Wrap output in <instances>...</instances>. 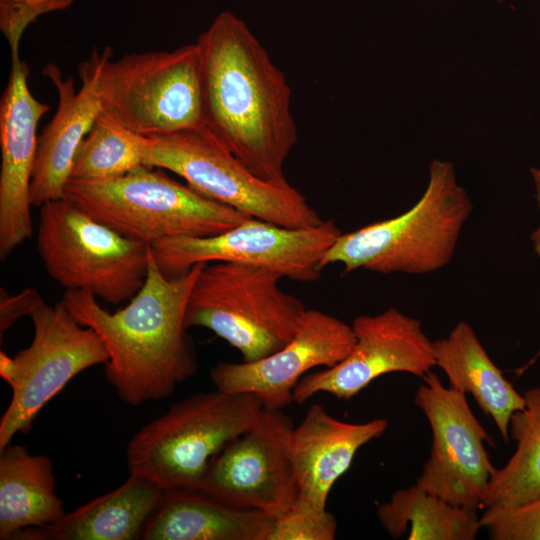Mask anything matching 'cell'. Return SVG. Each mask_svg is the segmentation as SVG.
Instances as JSON below:
<instances>
[{
  "label": "cell",
  "mask_w": 540,
  "mask_h": 540,
  "mask_svg": "<svg viewBox=\"0 0 540 540\" xmlns=\"http://www.w3.org/2000/svg\"><path fill=\"white\" fill-rule=\"evenodd\" d=\"M342 234L331 220L290 228L250 217L233 228L207 237H173L150 244L153 257L168 277L198 263L236 262L253 265L299 282L321 277V260Z\"/></svg>",
  "instance_id": "8fae6325"
},
{
  "label": "cell",
  "mask_w": 540,
  "mask_h": 540,
  "mask_svg": "<svg viewBox=\"0 0 540 540\" xmlns=\"http://www.w3.org/2000/svg\"><path fill=\"white\" fill-rule=\"evenodd\" d=\"M165 489L154 480L130 473L127 480L58 522L17 532L25 540H135L158 508Z\"/></svg>",
  "instance_id": "d6986e66"
},
{
  "label": "cell",
  "mask_w": 540,
  "mask_h": 540,
  "mask_svg": "<svg viewBox=\"0 0 540 540\" xmlns=\"http://www.w3.org/2000/svg\"><path fill=\"white\" fill-rule=\"evenodd\" d=\"M282 278L248 264L203 263L189 296L186 327L209 329L246 362L276 352L292 339L306 310L280 288Z\"/></svg>",
  "instance_id": "8992f818"
},
{
  "label": "cell",
  "mask_w": 540,
  "mask_h": 540,
  "mask_svg": "<svg viewBox=\"0 0 540 540\" xmlns=\"http://www.w3.org/2000/svg\"><path fill=\"white\" fill-rule=\"evenodd\" d=\"M45 303L37 288L28 287L17 294L10 295L3 287L0 289V335L10 329L16 321L29 316Z\"/></svg>",
  "instance_id": "f1b7e54d"
},
{
  "label": "cell",
  "mask_w": 540,
  "mask_h": 540,
  "mask_svg": "<svg viewBox=\"0 0 540 540\" xmlns=\"http://www.w3.org/2000/svg\"><path fill=\"white\" fill-rule=\"evenodd\" d=\"M434 356L449 387L471 394L507 442L510 418L524 408L525 398L492 361L472 326L459 321L446 338L434 341Z\"/></svg>",
  "instance_id": "44dd1931"
},
{
  "label": "cell",
  "mask_w": 540,
  "mask_h": 540,
  "mask_svg": "<svg viewBox=\"0 0 540 540\" xmlns=\"http://www.w3.org/2000/svg\"><path fill=\"white\" fill-rule=\"evenodd\" d=\"M354 343L352 325L306 309L296 333L281 349L255 361L219 363L211 368L210 379L218 390L249 393L264 408L283 409L293 402V390L309 370L338 364Z\"/></svg>",
  "instance_id": "9a60e30c"
},
{
  "label": "cell",
  "mask_w": 540,
  "mask_h": 540,
  "mask_svg": "<svg viewBox=\"0 0 540 540\" xmlns=\"http://www.w3.org/2000/svg\"><path fill=\"white\" fill-rule=\"evenodd\" d=\"M52 460L33 455L23 445L0 450V539L20 530L61 520L66 512L56 494Z\"/></svg>",
  "instance_id": "7402d4cb"
},
{
  "label": "cell",
  "mask_w": 540,
  "mask_h": 540,
  "mask_svg": "<svg viewBox=\"0 0 540 540\" xmlns=\"http://www.w3.org/2000/svg\"><path fill=\"white\" fill-rule=\"evenodd\" d=\"M150 246V245H149ZM203 263L168 277L151 248L145 282L116 312L103 308L88 292L66 290L62 302L102 340L109 358L105 376L120 399L133 406L171 395L198 370L195 345L187 333L189 296Z\"/></svg>",
  "instance_id": "7a4b0ae2"
},
{
  "label": "cell",
  "mask_w": 540,
  "mask_h": 540,
  "mask_svg": "<svg viewBox=\"0 0 540 540\" xmlns=\"http://www.w3.org/2000/svg\"><path fill=\"white\" fill-rule=\"evenodd\" d=\"M525 406L510 418L509 437L516 450L502 468H496L481 509L497 512L540 498V387L523 393Z\"/></svg>",
  "instance_id": "603a6c76"
},
{
  "label": "cell",
  "mask_w": 540,
  "mask_h": 540,
  "mask_svg": "<svg viewBox=\"0 0 540 540\" xmlns=\"http://www.w3.org/2000/svg\"><path fill=\"white\" fill-rule=\"evenodd\" d=\"M113 50L95 49L78 65L81 81L76 90L72 77L63 78L59 67L46 65L42 74L55 86L58 105L52 120L38 137L36 161L30 185L32 206L64 198L75 154L102 112L101 76Z\"/></svg>",
  "instance_id": "e0dca14e"
},
{
  "label": "cell",
  "mask_w": 540,
  "mask_h": 540,
  "mask_svg": "<svg viewBox=\"0 0 540 540\" xmlns=\"http://www.w3.org/2000/svg\"><path fill=\"white\" fill-rule=\"evenodd\" d=\"M64 197L121 235L148 245L216 235L251 217L145 165L109 180L69 179Z\"/></svg>",
  "instance_id": "277c9868"
},
{
  "label": "cell",
  "mask_w": 540,
  "mask_h": 540,
  "mask_svg": "<svg viewBox=\"0 0 540 540\" xmlns=\"http://www.w3.org/2000/svg\"><path fill=\"white\" fill-rule=\"evenodd\" d=\"M30 318V345L14 357L0 352V376L12 391L0 419V450L15 435L29 433L40 411L71 379L109 358L98 334L79 323L62 301L44 303Z\"/></svg>",
  "instance_id": "30bf717a"
},
{
  "label": "cell",
  "mask_w": 540,
  "mask_h": 540,
  "mask_svg": "<svg viewBox=\"0 0 540 540\" xmlns=\"http://www.w3.org/2000/svg\"><path fill=\"white\" fill-rule=\"evenodd\" d=\"M337 531L335 516L296 499L280 514L272 517L267 540H333Z\"/></svg>",
  "instance_id": "484cf974"
},
{
  "label": "cell",
  "mask_w": 540,
  "mask_h": 540,
  "mask_svg": "<svg viewBox=\"0 0 540 540\" xmlns=\"http://www.w3.org/2000/svg\"><path fill=\"white\" fill-rule=\"evenodd\" d=\"M493 540H540V498L526 504L480 516Z\"/></svg>",
  "instance_id": "83f0119b"
},
{
  "label": "cell",
  "mask_w": 540,
  "mask_h": 540,
  "mask_svg": "<svg viewBox=\"0 0 540 540\" xmlns=\"http://www.w3.org/2000/svg\"><path fill=\"white\" fill-rule=\"evenodd\" d=\"M294 428L282 409L262 408L256 420L209 464L199 491L227 505L275 517L297 497L290 457Z\"/></svg>",
  "instance_id": "4fadbf2b"
},
{
  "label": "cell",
  "mask_w": 540,
  "mask_h": 540,
  "mask_svg": "<svg viewBox=\"0 0 540 540\" xmlns=\"http://www.w3.org/2000/svg\"><path fill=\"white\" fill-rule=\"evenodd\" d=\"M146 136L123 126L103 110L81 142L70 179L101 181L144 165Z\"/></svg>",
  "instance_id": "d4e9b609"
},
{
  "label": "cell",
  "mask_w": 540,
  "mask_h": 540,
  "mask_svg": "<svg viewBox=\"0 0 540 540\" xmlns=\"http://www.w3.org/2000/svg\"><path fill=\"white\" fill-rule=\"evenodd\" d=\"M531 176L535 190V199L540 212V168H531ZM530 240L535 254L540 258V221L538 226L532 232Z\"/></svg>",
  "instance_id": "f546056e"
},
{
  "label": "cell",
  "mask_w": 540,
  "mask_h": 540,
  "mask_svg": "<svg viewBox=\"0 0 540 540\" xmlns=\"http://www.w3.org/2000/svg\"><path fill=\"white\" fill-rule=\"evenodd\" d=\"M263 405L249 393L197 392L172 405L129 441L130 473L164 489L199 491L212 459L243 433Z\"/></svg>",
  "instance_id": "5b68a950"
},
{
  "label": "cell",
  "mask_w": 540,
  "mask_h": 540,
  "mask_svg": "<svg viewBox=\"0 0 540 540\" xmlns=\"http://www.w3.org/2000/svg\"><path fill=\"white\" fill-rule=\"evenodd\" d=\"M477 511L452 505L414 484L395 491L378 507L377 516L394 538L409 528L408 540H473L483 528Z\"/></svg>",
  "instance_id": "cb8c5ba5"
},
{
  "label": "cell",
  "mask_w": 540,
  "mask_h": 540,
  "mask_svg": "<svg viewBox=\"0 0 540 540\" xmlns=\"http://www.w3.org/2000/svg\"><path fill=\"white\" fill-rule=\"evenodd\" d=\"M495 1H497V2H499V3H500V2H502V1H504V0H495Z\"/></svg>",
  "instance_id": "4dcf8cb0"
},
{
  "label": "cell",
  "mask_w": 540,
  "mask_h": 540,
  "mask_svg": "<svg viewBox=\"0 0 540 540\" xmlns=\"http://www.w3.org/2000/svg\"><path fill=\"white\" fill-rule=\"evenodd\" d=\"M29 67L11 62L0 101V259L5 260L33 236L30 185L40 119L50 106L37 100L28 85Z\"/></svg>",
  "instance_id": "2e32d148"
},
{
  "label": "cell",
  "mask_w": 540,
  "mask_h": 540,
  "mask_svg": "<svg viewBox=\"0 0 540 540\" xmlns=\"http://www.w3.org/2000/svg\"><path fill=\"white\" fill-rule=\"evenodd\" d=\"M197 44L203 126L256 177L289 183L284 164L298 134L286 76L231 11L220 12Z\"/></svg>",
  "instance_id": "6da1fadb"
},
{
  "label": "cell",
  "mask_w": 540,
  "mask_h": 540,
  "mask_svg": "<svg viewBox=\"0 0 540 540\" xmlns=\"http://www.w3.org/2000/svg\"><path fill=\"white\" fill-rule=\"evenodd\" d=\"M73 0H0V31L6 38L11 62L20 59L19 47L26 28L43 14L65 10Z\"/></svg>",
  "instance_id": "4316f807"
},
{
  "label": "cell",
  "mask_w": 540,
  "mask_h": 540,
  "mask_svg": "<svg viewBox=\"0 0 540 540\" xmlns=\"http://www.w3.org/2000/svg\"><path fill=\"white\" fill-rule=\"evenodd\" d=\"M473 209L454 165L433 159L427 188L408 211L342 233L325 252L321 267L342 264L344 273L426 274L446 266Z\"/></svg>",
  "instance_id": "3957f363"
},
{
  "label": "cell",
  "mask_w": 540,
  "mask_h": 540,
  "mask_svg": "<svg viewBox=\"0 0 540 540\" xmlns=\"http://www.w3.org/2000/svg\"><path fill=\"white\" fill-rule=\"evenodd\" d=\"M144 165L173 172L203 195L251 217L290 228L323 221L290 183L256 177L204 126L146 136Z\"/></svg>",
  "instance_id": "ba28073f"
},
{
  "label": "cell",
  "mask_w": 540,
  "mask_h": 540,
  "mask_svg": "<svg viewBox=\"0 0 540 540\" xmlns=\"http://www.w3.org/2000/svg\"><path fill=\"white\" fill-rule=\"evenodd\" d=\"M272 517L222 503L202 491L165 489L144 540H267Z\"/></svg>",
  "instance_id": "ffe728a7"
},
{
  "label": "cell",
  "mask_w": 540,
  "mask_h": 540,
  "mask_svg": "<svg viewBox=\"0 0 540 540\" xmlns=\"http://www.w3.org/2000/svg\"><path fill=\"white\" fill-rule=\"evenodd\" d=\"M355 343L338 364L305 374L293 390V402L305 403L318 393L350 400L373 380L391 372L423 378L436 366L434 342L419 320L394 307L376 315L357 316Z\"/></svg>",
  "instance_id": "5bb4252c"
},
{
  "label": "cell",
  "mask_w": 540,
  "mask_h": 540,
  "mask_svg": "<svg viewBox=\"0 0 540 540\" xmlns=\"http://www.w3.org/2000/svg\"><path fill=\"white\" fill-rule=\"evenodd\" d=\"M414 402L431 431L430 455L416 485L452 505L480 510L495 471L484 442L492 439L471 411L466 394L446 387L429 371Z\"/></svg>",
  "instance_id": "7c38bea8"
},
{
  "label": "cell",
  "mask_w": 540,
  "mask_h": 540,
  "mask_svg": "<svg viewBox=\"0 0 540 540\" xmlns=\"http://www.w3.org/2000/svg\"><path fill=\"white\" fill-rule=\"evenodd\" d=\"M387 427L382 418L343 422L321 405H311L301 423L294 426L289 441L297 496L313 507L326 509L330 490L349 469L359 448L381 436Z\"/></svg>",
  "instance_id": "ac0fdd59"
},
{
  "label": "cell",
  "mask_w": 540,
  "mask_h": 540,
  "mask_svg": "<svg viewBox=\"0 0 540 540\" xmlns=\"http://www.w3.org/2000/svg\"><path fill=\"white\" fill-rule=\"evenodd\" d=\"M36 246L63 288L111 305L132 299L147 276L148 244L121 235L65 197L40 207Z\"/></svg>",
  "instance_id": "52a82bcc"
},
{
  "label": "cell",
  "mask_w": 540,
  "mask_h": 540,
  "mask_svg": "<svg viewBox=\"0 0 540 540\" xmlns=\"http://www.w3.org/2000/svg\"><path fill=\"white\" fill-rule=\"evenodd\" d=\"M103 111L128 129L160 135L203 126L201 55L196 43L108 60Z\"/></svg>",
  "instance_id": "9c48e42d"
}]
</instances>
